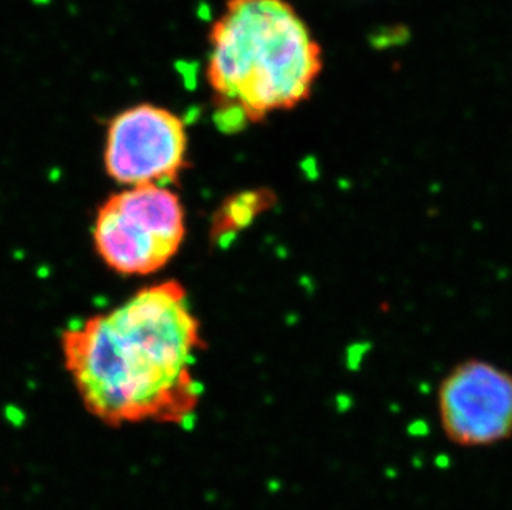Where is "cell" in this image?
<instances>
[{
    "label": "cell",
    "mask_w": 512,
    "mask_h": 510,
    "mask_svg": "<svg viewBox=\"0 0 512 510\" xmlns=\"http://www.w3.org/2000/svg\"><path fill=\"white\" fill-rule=\"evenodd\" d=\"M201 347L198 318L174 280L141 289L62 337L65 370L83 406L115 428L193 421L203 393L194 376Z\"/></svg>",
    "instance_id": "obj_1"
},
{
    "label": "cell",
    "mask_w": 512,
    "mask_h": 510,
    "mask_svg": "<svg viewBox=\"0 0 512 510\" xmlns=\"http://www.w3.org/2000/svg\"><path fill=\"white\" fill-rule=\"evenodd\" d=\"M208 78L223 115L261 120L309 97L322 49L287 0H229L214 24Z\"/></svg>",
    "instance_id": "obj_2"
},
{
    "label": "cell",
    "mask_w": 512,
    "mask_h": 510,
    "mask_svg": "<svg viewBox=\"0 0 512 510\" xmlns=\"http://www.w3.org/2000/svg\"><path fill=\"white\" fill-rule=\"evenodd\" d=\"M186 214L166 186L145 184L113 194L98 209L93 242L103 262L123 275H150L178 254Z\"/></svg>",
    "instance_id": "obj_3"
},
{
    "label": "cell",
    "mask_w": 512,
    "mask_h": 510,
    "mask_svg": "<svg viewBox=\"0 0 512 510\" xmlns=\"http://www.w3.org/2000/svg\"><path fill=\"white\" fill-rule=\"evenodd\" d=\"M105 169L123 186L173 183L188 164V133L173 111L141 103L108 126Z\"/></svg>",
    "instance_id": "obj_4"
},
{
    "label": "cell",
    "mask_w": 512,
    "mask_h": 510,
    "mask_svg": "<svg viewBox=\"0 0 512 510\" xmlns=\"http://www.w3.org/2000/svg\"><path fill=\"white\" fill-rule=\"evenodd\" d=\"M441 428L461 448H489L512 436V376L486 361H466L438 393Z\"/></svg>",
    "instance_id": "obj_5"
},
{
    "label": "cell",
    "mask_w": 512,
    "mask_h": 510,
    "mask_svg": "<svg viewBox=\"0 0 512 510\" xmlns=\"http://www.w3.org/2000/svg\"><path fill=\"white\" fill-rule=\"evenodd\" d=\"M261 203V199L257 194H244L234 199V203L226 204L221 214V224L219 227L223 231H229L234 227L246 226L251 221L252 216L256 214L257 206Z\"/></svg>",
    "instance_id": "obj_6"
}]
</instances>
